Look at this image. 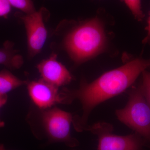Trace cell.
<instances>
[{"label": "cell", "mask_w": 150, "mask_h": 150, "mask_svg": "<svg viewBox=\"0 0 150 150\" xmlns=\"http://www.w3.org/2000/svg\"><path fill=\"white\" fill-rule=\"evenodd\" d=\"M150 67V59L138 58L121 67L105 73L91 83L83 82L79 88L62 91L64 103L79 100L82 115L73 118L75 129L78 131H88V119L97 105L120 94L132 85L140 74Z\"/></svg>", "instance_id": "1"}, {"label": "cell", "mask_w": 150, "mask_h": 150, "mask_svg": "<svg viewBox=\"0 0 150 150\" xmlns=\"http://www.w3.org/2000/svg\"><path fill=\"white\" fill-rule=\"evenodd\" d=\"M106 37L103 25L95 18L83 22L71 30L64 40L70 58L77 64L92 59L103 50Z\"/></svg>", "instance_id": "2"}, {"label": "cell", "mask_w": 150, "mask_h": 150, "mask_svg": "<svg viewBox=\"0 0 150 150\" xmlns=\"http://www.w3.org/2000/svg\"><path fill=\"white\" fill-rule=\"evenodd\" d=\"M116 114L121 122L150 144V105L141 86L131 90L126 106L116 110Z\"/></svg>", "instance_id": "3"}, {"label": "cell", "mask_w": 150, "mask_h": 150, "mask_svg": "<svg viewBox=\"0 0 150 150\" xmlns=\"http://www.w3.org/2000/svg\"><path fill=\"white\" fill-rule=\"evenodd\" d=\"M42 112V124L46 137L50 143H63L71 147L77 146L79 142L71 134L72 115L57 108H48Z\"/></svg>", "instance_id": "4"}, {"label": "cell", "mask_w": 150, "mask_h": 150, "mask_svg": "<svg viewBox=\"0 0 150 150\" xmlns=\"http://www.w3.org/2000/svg\"><path fill=\"white\" fill-rule=\"evenodd\" d=\"M113 127L108 123H98L90 126L88 131L97 135V150H142L144 142L137 134L127 136L112 134Z\"/></svg>", "instance_id": "5"}, {"label": "cell", "mask_w": 150, "mask_h": 150, "mask_svg": "<svg viewBox=\"0 0 150 150\" xmlns=\"http://www.w3.org/2000/svg\"><path fill=\"white\" fill-rule=\"evenodd\" d=\"M44 11L42 8L20 16L26 30L28 48L30 57L40 53L47 39L48 32L43 20Z\"/></svg>", "instance_id": "6"}, {"label": "cell", "mask_w": 150, "mask_h": 150, "mask_svg": "<svg viewBox=\"0 0 150 150\" xmlns=\"http://www.w3.org/2000/svg\"><path fill=\"white\" fill-rule=\"evenodd\" d=\"M28 90L34 104L41 109H48L58 103L64 104V99L59 88L42 79L29 83Z\"/></svg>", "instance_id": "7"}, {"label": "cell", "mask_w": 150, "mask_h": 150, "mask_svg": "<svg viewBox=\"0 0 150 150\" xmlns=\"http://www.w3.org/2000/svg\"><path fill=\"white\" fill-rule=\"evenodd\" d=\"M41 79L48 83L59 88L70 83L72 76L64 65L57 60V54H51L37 65Z\"/></svg>", "instance_id": "8"}, {"label": "cell", "mask_w": 150, "mask_h": 150, "mask_svg": "<svg viewBox=\"0 0 150 150\" xmlns=\"http://www.w3.org/2000/svg\"><path fill=\"white\" fill-rule=\"evenodd\" d=\"M23 63L22 56L14 50L12 43L6 42L4 48L0 49V64L11 69H17L22 67Z\"/></svg>", "instance_id": "9"}, {"label": "cell", "mask_w": 150, "mask_h": 150, "mask_svg": "<svg viewBox=\"0 0 150 150\" xmlns=\"http://www.w3.org/2000/svg\"><path fill=\"white\" fill-rule=\"evenodd\" d=\"M27 83V81L20 79L8 70L1 71L0 95H7V93Z\"/></svg>", "instance_id": "10"}, {"label": "cell", "mask_w": 150, "mask_h": 150, "mask_svg": "<svg viewBox=\"0 0 150 150\" xmlns=\"http://www.w3.org/2000/svg\"><path fill=\"white\" fill-rule=\"evenodd\" d=\"M11 6L20 10L25 14L35 11L33 3L31 0H8Z\"/></svg>", "instance_id": "11"}, {"label": "cell", "mask_w": 150, "mask_h": 150, "mask_svg": "<svg viewBox=\"0 0 150 150\" xmlns=\"http://www.w3.org/2000/svg\"><path fill=\"white\" fill-rule=\"evenodd\" d=\"M135 18L139 21L143 20L144 15L142 10L141 0H123Z\"/></svg>", "instance_id": "12"}, {"label": "cell", "mask_w": 150, "mask_h": 150, "mask_svg": "<svg viewBox=\"0 0 150 150\" xmlns=\"http://www.w3.org/2000/svg\"><path fill=\"white\" fill-rule=\"evenodd\" d=\"M143 74V81L141 85L143 93L150 105V73L145 71Z\"/></svg>", "instance_id": "13"}, {"label": "cell", "mask_w": 150, "mask_h": 150, "mask_svg": "<svg viewBox=\"0 0 150 150\" xmlns=\"http://www.w3.org/2000/svg\"><path fill=\"white\" fill-rule=\"evenodd\" d=\"M11 6L8 0H0V17L6 18L11 12Z\"/></svg>", "instance_id": "14"}, {"label": "cell", "mask_w": 150, "mask_h": 150, "mask_svg": "<svg viewBox=\"0 0 150 150\" xmlns=\"http://www.w3.org/2000/svg\"><path fill=\"white\" fill-rule=\"evenodd\" d=\"M8 99L7 95H0V109L6 104ZM5 123L0 119V128L4 127Z\"/></svg>", "instance_id": "15"}, {"label": "cell", "mask_w": 150, "mask_h": 150, "mask_svg": "<svg viewBox=\"0 0 150 150\" xmlns=\"http://www.w3.org/2000/svg\"><path fill=\"white\" fill-rule=\"evenodd\" d=\"M147 34L144 40V43H150V14L148 21V25L147 27Z\"/></svg>", "instance_id": "16"}, {"label": "cell", "mask_w": 150, "mask_h": 150, "mask_svg": "<svg viewBox=\"0 0 150 150\" xmlns=\"http://www.w3.org/2000/svg\"><path fill=\"white\" fill-rule=\"evenodd\" d=\"M0 150H8L5 148L3 144H0Z\"/></svg>", "instance_id": "17"}]
</instances>
